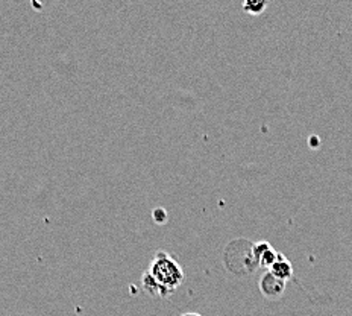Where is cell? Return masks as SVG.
Instances as JSON below:
<instances>
[{
	"mask_svg": "<svg viewBox=\"0 0 352 316\" xmlns=\"http://www.w3.org/2000/svg\"><path fill=\"white\" fill-rule=\"evenodd\" d=\"M258 288L261 295L267 299H280L285 292V282L274 275L270 271H266L260 278Z\"/></svg>",
	"mask_w": 352,
	"mask_h": 316,
	"instance_id": "3957f363",
	"label": "cell"
},
{
	"mask_svg": "<svg viewBox=\"0 0 352 316\" xmlns=\"http://www.w3.org/2000/svg\"><path fill=\"white\" fill-rule=\"evenodd\" d=\"M254 254L258 262L260 268L270 269L278 259V253L272 248L269 242H256L254 244Z\"/></svg>",
	"mask_w": 352,
	"mask_h": 316,
	"instance_id": "277c9868",
	"label": "cell"
},
{
	"mask_svg": "<svg viewBox=\"0 0 352 316\" xmlns=\"http://www.w3.org/2000/svg\"><path fill=\"white\" fill-rule=\"evenodd\" d=\"M142 286H143V289L146 291V293H149V295L153 297V298H167V297L172 295V293L168 292L167 289H164L163 286H161L155 280V278H153L148 273V271H146V273L142 277Z\"/></svg>",
	"mask_w": 352,
	"mask_h": 316,
	"instance_id": "5b68a950",
	"label": "cell"
},
{
	"mask_svg": "<svg viewBox=\"0 0 352 316\" xmlns=\"http://www.w3.org/2000/svg\"><path fill=\"white\" fill-rule=\"evenodd\" d=\"M319 143H320V142H319V138H318V137H314V136H313V137L310 138V146H311L313 149L319 148Z\"/></svg>",
	"mask_w": 352,
	"mask_h": 316,
	"instance_id": "9c48e42d",
	"label": "cell"
},
{
	"mask_svg": "<svg viewBox=\"0 0 352 316\" xmlns=\"http://www.w3.org/2000/svg\"><path fill=\"white\" fill-rule=\"evenodd\" d=\"M267 3L261 2V0H248V2L243 3V10L245 12L251 14V16H260V14L266 10Z\"/></svg>",
	"mask_w": 352,
	"mask_h": 316,
	"instance_id": "52a82bcc",
	"label": "cell"
},
{
	"mask_svg": "<svg viewBox=\"0 0 352 316\" xmlns=\"http://www.w3.org/2000/svg\"><path fill=\"white\" fill-rule=\"evenodd\" d=\"M181 316H202V315L196 313V312H187V313H182Z\"/></svg>",
	"mask_w": 352,
	"mask_h": 316,
	"instance_id": "30bf717a",
	"label": "cell"
},
{
	"mask_svg": "<svg viewBox=\"0 0 352 316\" xmlns=\"http://www.w3.org/2000/svg\"><path fill=\"white\" fill-rule=\"evenodd\" d=\"M148 273L170 293H173L179 286H182L186 278L181 264L176 262L170 254H167L164 251L155 253Z\"/></svg>",
	"mask_w": 352,
	"mask_h": 316,
	"instance_id": "7a4b0ae2",
	"label": "cell"
},
{
	"mask_svg": "<svg viewBox=\"0 0 352 316\" xmlns=\"http://www.w3.org/2000/svg\"><path fill=\"white\" fill-rule=\"evenodd\" d=\"M270 273L274 275H276L278 278H281L283 282H287L293 277V268H292V263L287 260V257L284 254L278 253V259L274 263V266L269 269Z\"/></svg>",
	"mask_w": 352,
	"mask_h": 316,
	"instance_id": "8992f818",
	"label": "cell"
},
{
	"mask_svg": "<svg viewBox=\"0 0 352 316\" xmlns=\"http://www.w3.org/2000/svg\"><path fill=\"white\" fill-rule=\"evenodd\" d=\"M152 219L157 225H164L168 220V213L164 207H155L152 210Z\"/></svg>",
	"mask_w": 352,
	"mask_h": 316,
	"instance_id": "ba28073f",
	"label": "cell"
},
{
	"mask_svg": "<svg viewBox=\"0 0 352 316\" xmlns=\"http://www.w3.org/2000/svg\"><path fill=\"white\" fill-rule=\"evenodd\" d=\"M222 262L225 269L236 277L251 275L260 268L254 254V242L245 238L232 239L226 244Z\"/></svg>",
	"mask_w": 352,
	"mask_h": 316,
	"instance_id": "6da1fadb",
	"label": "cell"
}]
</instances>
